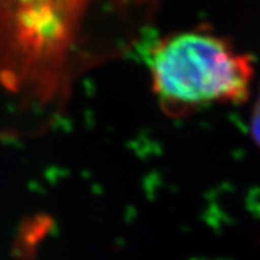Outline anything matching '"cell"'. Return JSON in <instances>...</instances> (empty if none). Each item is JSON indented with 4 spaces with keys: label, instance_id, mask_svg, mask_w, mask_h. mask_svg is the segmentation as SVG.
I'll return each mask as SVG.
<instances>
[{
    "label": "cell",
    "instance_id": "cell-1",
    "mask_svg": "<svg viewBox=\"0 0 260 260\" xmlns=\"http://www.w3.org/2000/svg\"><path fill=\"white\" fill-rule=\"evenodd\" d=\"M147 65L157 106L171 119L190 118L213 106L243 105L255 76L252 57L205 25L156 40Z\"/></svg>",
    "mask_w": 260,
    "mask_h": 260
},
{
    "label": "cell",
    "instance_id": "cell-2",
    "mask_svg": "<svg viewBox=\"0 0 260 260\" xmlns=\"http://www.w3.org/2000/svg\"><path fill=\"white\" fill-rule=\"evenodd\" d=\"M251 136L254 140L255 144L260 148V87L259 92H257L256 101H255L254 110H252V115H251Z\"/></svg>",
    "mask_w": 260,
    "mask_h": 260
}]
</instances>
